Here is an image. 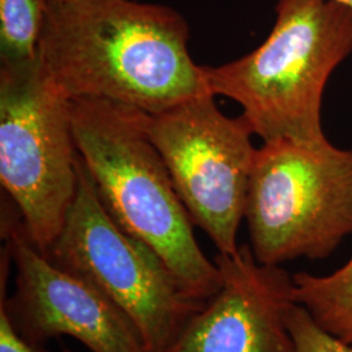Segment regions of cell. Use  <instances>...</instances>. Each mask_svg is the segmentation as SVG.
Here are the masks:
<instances>
[{
  "label": "cell",
  "instance_id": "cell-9",
  "mask_svg": "<svg viewBox=\"0 0 352 352\" xmlns=\"http://www.w3.org/2000/svg\"><path fill=\"white\" fill-rule=\"evenodd\" d=\"M222 286L193 316L170 352H295L287 317L298 304L294 276L261 264L250 245L214 258Z\"/></svg>",
  "mask_w": 352,
  "mask_h": 352
},
{
  "label": "cell",
  "instance_id": "cell-15",
  "mask_svg": "<svg viewBox=\"0 0 352 352\" xmlns=\"http://www.w3.org/2000/svg\"><path fill=\"white\" fill-rule=\"evenodd\" d=\"M63 352H72L71 350H68V349H64Z\"/></svg>",
  "mask_w": 352,
  "mask_h": 352
},
{
  "label": "cell",
  "instance_id": "cell-5",
  "mask_svg": "<svg viewBox=\"0 0 352 352\" xmlns=\"http://www.w3.org/2000/svg\"><path fill=\"white\" fill-rule=\"evenodd\" d=\"M76 168L75 200L46 257L101 291L138 329L148 352L171 351L206 302L189 298L160 256L113 221L80 154Z\"/></svg>",
  "mask_w": 352,
  "mask_h": 352
},
{
  "label": "cell",
  "instance_id": "cell-7",
  "mask_svg": "<svg viewBox=\"0 0 352 352\" xmlns=\"http://www.w3.org/2000/svg\"><path fill=\"white\" fill-rule=\"evenodd\" d=\"M148 131L192 222L219 253H235L257 153L250 122L228 118L204 94L149 113Z\"/></svg>",
  "mask_w": 352,
  "mask_h": 352
},
{
  "label": "cell",
  "instance_id": "cell-12",
  "mask_svg": "<svg viewBox=\"0 0 352 352\" xmlns=\"http://www.w3.org/2000/svg\"><path fill=\"white\" fill-rule=\"evenodd\" d=\"M287 327L294 340L295 352H352L350 343L320 327L300 304H295L291 308Z\"/></svg>",
  "mask_w": 352,
  "mask_h": 352
},
{
  "label": "cell",
  "instance_id": "cell-11",
  "mask_svg": "<svg viewBox=\"0 0 352 352\" xmlns=\"http://www.w3.org/2000/svg\"><path fill=\"white\" fill-rule=\"evenodd\" d=\"M49 0H0L1 63L19 64L37 59Z\"/></svg>",
  "mask_w": 352,
  "mask_h": 352
},
{
  "label": "cell",
  "instance_id": "cell-3",
  "mask_svg": "<svg viewBox=\"0 0 352 352\" xmlns=\"http://www.w3.org/2000/svg\"><path fill=\"white\" fill-rule=\"evenodd\" d=\"M272 33L251 54L204 67L210 94L239 103L264 142L318 146L327 80L352 51V8L337 0H278Z\"/></svg>",
  "mask_w": 352,
  "mask_h": 352
},
{
  "label": "cell",
  "instance_id": "cell-1",
  "mask_svg": "<svg viewBox=\"0 0 352 352\" xmlns=\"http://www.w3.org/2000/svg\"><path fill=\"white\" fill-rule=\"evenodd\" d=\"M184 17L135 0H49L38 62L71 101L97 98L158 113L210 94Z\"/></svg>",
  "mask_w": 352,
  "mask_h": 352
},
{
  "label": "cell",
  "instance_id": "cell-10",
  "mask_svg": "<svg viewBox=\"0 0 352 352\" xmlns=\"http://www.w3.org/2000/svg\"><path fill=\"white\" fill-rule=\"evenodd\" d=\"M296 302L316 322L352 346V257L329 276L294 274Z\"/></svg>",
  "mask_w": 352,
  "mask_h": 352
},
{
  "label": "cell",
  "instance_id": "cell-8",
  "mask_svg": "<svg viewBox=\"0 0 352 352\" xmlns=\"http://www.w3.org/2000/svg\"><path fill=\"white\" fill-rule=\"evenodd\" d=\"M1 236L16 266L11 298L0 292V308L16 333L38 350L69 336L91 352H148L138 329L101 291L52 264L26 234L21 215L3 206Z\"/></svg>",
  "mask_w": 352,
  "mask_h": 352
},
{
  "label": "cell",
  "instance_id": "cell-2",
  "mask_svg": "<svg viewBox=\"0 0 352 352\" xmlns=\"http://www.w3.org/2000/svg\"><path fill=\"white\" fill-rule=\"evenodd\" d=\"M76 146L106 210L155 252L189 298L208 302L221 272L201 251L192 219L149 131V113L119 102L71 100Z\"/></svg>",
  "mask_w": 352,
  "mask_h": 352
},
{
  "label": "cell",
  "instance_id": "cell-6",
  "mask_svg": "<svg viewBox=\"0 0 352 352\" xmlns=\"http://www.w3.org/2000/svg\"><path fill=\"white\" fill-rule=\"evenodd\" d=\"M71 101L38 58L1 63L0 182L38 251L47 256L77 190Z\"/></svg>",
  "mask_w": 352,
  "mask_h": 352
},
{
  "label": "cell",
  "instance_id": "cell-14",
  "mask_svg": "<svg viewBox=\"0 0 352 352\" xmlns=\"http://www.w3.org/2000/svg\"><path fill=\"white\" fill-rule=\"evenodd\" d=\"M337 1H340L342 4H346L347 7L352 8V0H337Z\"/></svg>",
  "mask_w": 352,
  "mask_h": 352
},
{
  "label": "cell",
  "instance_id": "cell-13",
  "mask_svg": "<svg viewBox=\"0 0 352 352\" xmlns=\"http://www.w3.org/2000/svg\"><path fill=\"white\" fill-rule=\"evenodd\" d=\"M0 352H39L16 333L3 308H0Z\"/></svg>",
  "mask_w": 352,
  "mask_h": 352
},
{
  "label": "cell",
  "instance_id": "cell-4",
  "mask_svg": "<svg viewBox=\"0 0 352 352\" xmlns=\"http://www.w3.org/2000/svg\"><path fill=\"white\" fill-rule=\"evenodd\" d=\"M258 263L325 260L352 234V151L289 140L257 149L247 195Z\"/></svg>",
  "mask_w": 352,
  "mask_h": 352
}]
</instances>
